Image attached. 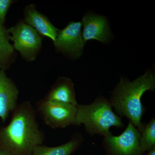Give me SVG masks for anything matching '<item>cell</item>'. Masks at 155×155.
<instances>
[{
	"instance_id": "6da1fadb",
	"label": "cell",
	"mask_w": 155,
	"mask_h": 155,
	"mask_svg": "<svg viewBox=\"0 0 155 155\" xmlns=\"http://www.w3.org/2000/svg\"><path fill=\"white\" fill-rule=\"evenodd\" d=\"M11 113V122L0 129V147L17 155H30L45 140L35 109L26 101L17 105Z\"/></svg>"
},
{
	"instance_id": "7a4b0ae2",
	"label": "cell",
	"mask_w": 155,
	"mask_h": 155,
	"mask_svg": "<svg viewBox=\"0 0 155 155\" xmlns=\"http://www.w3.org/2000/svg\"><path fill=\"white\" fill-rule=\"evenodd\" d=\"M155 87V77L150 72H146L133 81L122 78L110 102L119 116L127 117L140 132L143 126L141 120L145 110L141 97L146 91H153Z\"/></svg>"
},
{
	"instance_id": "3957f363",
	"label": "cell",
	"mask_w": 155,
	"mask_h": 155,
	"mask_svg": "<svg viewBox=\"0 0 155 155\" xmlns=\"http://www.w3.org/2000/svg\"><path fill=\"white\" fill-rule=\"evenodd\" d=\"M83 124L89 134L104 137L111 133V127H124L122 119L112 110L110 103L102 97L89 105H78L76 124Z\"/></svg>"
},
{
	"instance_id": "277c9868",
	"label": "cell",
	"mask_w": 155,
	"mask_h": 155,
	"mask_svg": "<svg viewBox=\"0 0 155 155\" xmlns=\"http://www.w3.org/2000/svg\"><path fill=\"white\" fill-rule=\"evenodd\" d=\"M8 32L14 50L22 58L28 62L35 61L41 50L42 37L23 19L8 28Z\"/></svg>"
},
{
	"instance_id": "5b68a950",
	"label": "cell",
	"mask_w": 155,
	"mask_h": 155,
	"mask_svg": "<svg viewBox=\"0 0 155 155\" xmlns=\"http://www.w3.org/2000/svg\"><path fill=\"white\" fill-rule=\"evenodd\" d=\"M37 110L46 125L53 128L75 125L77 106L44 99L36 103Z\"/></svg>"
},
{
	"instance_id": "8992f818",
	"label": "cell",
	"mask_w": 155,
	"mask_h": 155,
	"mask_svg": "<svg viewBox=\"0 0 155 155\" xmlns=\"http://www.w3.org/2000/svg\"><path fill=\"white\" fill-rule=\"evenodd\" d=\"M82 23L71 22L58 31L54 42L56 51L74 58L80 57L85 42L82 37Z\"/></svg>"
},
{
	"instance_id": "52a82bcc",
	"label": "cell",
	"mask_w": 155,
	"mask_h": 155,
	"mask_svg": "<svg viewBox=\"0 0 155 155\" xmlns=\"http://www.w3.org/2000/svg\"><path fill=\"white\" fill-rule=\"evenodd\" d=\"M140 134L129 121L122 134L118 136L112 134L104 137L107 146L117 155H138L142 152L140 145Z\"/></svg>"
},
{
	"instance_id": "ba28073f",
	"label": "cell",
	"mask_w": 155,
	"mask_h": 155,
	"mask_svg": "<svg viewBox=\"0 0 155 155\" xmlns=\"http://www.w3.org/2000/svg\"><path fill=\"white\" fill-rule=\"evenodd\" d=\"M19 91L16 84L0 70V118L5 122L9 114L17 107Z\"/></svg>"
},
{
	"instance_id": "9c48e42d",
	"label": "cell",
	"mask_w": 155,
	"mask_h": 155,
	"mask_svg": "<svg viewBox=\"0 0 155 155\" xmlns=\"http://www.w3.org/2000/svg\"><path fill=\"white\" fill-rule=\"evenodd\" d=\"M24 22L34 28L43 38L55 41L59 29L56 28L45 15L37 11L34 4L25 6L24 11Z\"/></svg>"
},
{
	"instance_id": "30bf717a",
	"label": "cell",
	"mask_w": 155,
	"mask_h": 155,
	"mask_svg": "<svg viewBox=\"0 0 155 155\" xmlns=\"http://www.w3.org/2000/svg\"><path fill=\"white\" fill-rule=\"evenodd\" d=\"M83 26L82 37L84 42L96 40L103 43L107 41L110 33L106 18L103 16L87 14L82 20Z\"/></svg>"
},
{
	"instance_id": "8fae6325",
	"label": "cell",
	"mask_w": 155,
	"mask_h": 155,
	"mask_svg": "<svg viewBox=\"0 0 155 155\" xmlns=\"http://www.w3.org/2000/svg\"><path fill=\"white\" fill-rule=\"evenodd\" d=\"M45 99L77 106L74 84L67 77H59L44 98Z\"/></svg>"
},
{
	"instance_id": "7c38bea8",
	"label": "cell",
	"mask_w": 155,
	"mask_h": 155,
	"mask_svg": "<svg viewBox=\"0 0 155 155\" xmlns=\"http://www.w3.org/2000/svg\"><path fill=\"white\" fill-rule=\"evenodd\" d=\"M17 55L10 43L8 28L0 22V70L8 69L16 61Z\"/></svg>"
},
{
	"instance_id": "4fadbf2b",
	"label": "cell",
	"mask_w": 155,
	"mask_h": 155,
	"mask_svg": "<svg viewBox=\"0 0 155 155\" xmlns=\"http://www.w3.org/2000/svg\"><path fill=\"white\" fill-rule=\"evenodd\" d=\"M81 141V137L77 135L67 143L59 146L50 147L41 145L35 147L30 155H70L77 149Z\"/></svg>"
},
{
	"instance_id": "5bb4252c",
	"label": "cell",
	"mask_w": 155,
	"mask_h": 155,
	"mask_svg": "<svg viewBox=\"0 0 155 155\" xmlns=\"http://www.w3.org/2000/svg\"><path fill=\"white\" fill-rule=\"evenodd\" d=\"M140 139V145L142 152L150 150L155 145V119L153 118L145 125H143Z\"/></svg>"
},
{
	"instance_id": "9a60e30c",
	"label": "cell",
	"mask_w": 155,
	"mask_h": 155,
	"mask_svg": "<svg viewBox=\"0 0 155 155\" xmlns=\"http://www.w3.org/2000/svg\"><path fill=\"white\" fill-rule=\"evenodd\" d=\"M16 2L14 0H0V22L3 25H5L9 9Z\"/></svg>"
},
{
	"instance_id": "2e32d148",
	"label": "cell",
	"mask_w": 155,
	"mask_h": 155,
	"mask_svg": "<svg viewBox=\"0 0 155 155\" xmlns=\"http://www.w3.org/2000/svg\"><path fill=\"white\" fill-rule=\"evenodd\" d=\"M0 155H17L2 147H0Z\"/></svg>"
},
{
	"instance_id": "e0dca14e",
	"label": "cell",
	"mask_w": 155,
	"mask_h": 155,
	"mask_svg": "<svg viewBox=\"0 0 155 155\" xmlns=\"http://www.w3.org/2000/svg\"><path fill=\"white\" fill-rule=\"evenodd\" d=\"M147 155H155V147H153L150 150L149 152L148 153Z\"/></svg>"
}]
</instances>
